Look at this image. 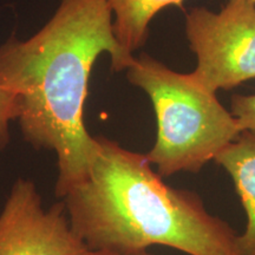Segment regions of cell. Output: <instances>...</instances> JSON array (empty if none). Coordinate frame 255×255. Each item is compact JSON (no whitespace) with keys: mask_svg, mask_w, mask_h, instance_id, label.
Instances as JSON below:
<instances>
[{"mask_svg":"<svg viewBox=\"0 0 255 255\" xmlns=\"http://www.w3.org/2000/svg\"><path fill=\"white\" fill-rule=\"evenodd\" d=\"M104 52L116 72L135 59L115 36L105 0H62L36 34L0 45V88L18 96L25 141L56 154L59 199L85 177L97 149L84 107L91 70Z\"/></svg>","mask_w":255,"mask_h":255,"instance_id":"1","label":"cell"},{"mask_svg":"<svg viewBox=\"0 0 255 255\" xmlns=\"http://www.w3.org/2000/svg\"><path fill=\"white\" fill-rule=\"evenodd\" d=\"M96 141L88 174L62 197L89 250L138 253L165 246L189 255H241L238 234L196 194L168 186L145 155L103 136Z\"/></svg>","mask_w":255,"mask_h":255,"instance_id":"2","label":"cell"},{"mask_svg":"<svg viewBox=\"0 0 255 255\" xmlns=\"http://www.w3.org/2000/svg\"><path fill=\"white\" fill-rule=\"evenodd\" d=\"M127 78L154 108L157 135L145 156L162 177L197 173L244 132L215 92L191 72H176L142 53L127 69Z\"/></svg>","mask_w":255,"mask_h":255,"instance_id":"3","label":"cell"},{"mask_svg":"<svg viewBox=\"0 0 255 255\" xmlns=\"http://www.w3.org/2000/svg\"><path fill=\"white\" fill-rule=\"evenodd\" d=\"M189 47L196 57L191 75L212 92L255 78V2L228 0L221 11L193 8L186 18Z\"/></svg>","mask_w":255,"mask_h":255,"instance_id":"4","label":"cell"},{"mask_svg":"<svg viewBox=\"0 0 255 255\" xmlns=\"http://www.w3.org/2000/svg\"><path fill=\"white\" fill-rule=\"evenodd\" d=\"M60 201L44 208L36 184L17 178L0 213V255H87Z\"/></svg>","mask_w":255,"mask_h":255,"instance_id":"5","label":"cell"},{"mask_svg":"<svg viewBox=\"0 0 255 255\" xmlns=\"http://www.w3.org/2000/svg\"><path fill=\"white\" fill-rule=\"evenodd\" d=\"M214 161L231 176L246 212V228L237 238L239 251L241 255H255V136L241 132Z\"/></svg>","mask_w":255,"mask_h":255,"instance_id":"6","label":"cell"},{"mask_svg":"<svg viewBox=\"0 0 255 255\" xmlns=\"http://www.w3.org/2000/svg\"><path fill=\"white\" fill-rule=\"evenodd\" d=\"M184 0H105L113 13V28L127 52L133 55L144 45L149 24L156 14L169 6L183 7Z\"/></svg>","mask_w":255,"mask_h":255,"instance_id":"7","label":"cell"},{"mask_svg":"<svg viewBox=\"0 0 255 255\" xmlns=\"http://www.w3.org/2000/svg\"><path fill=\"white\" fill-rule=\"evenodd\" d=\"M19 116V98L13 92L0 88V151L11 142L9 124Z\"/></svg>","mask_w":255,"mask_h":255,"instance_id":"8","label":"cell"},{"mask_svg":"<svg viewBox=\"0 0 255 255\" xmlns=\"http://www.w3.org/2000/svg\"><path fill=\"white\" fill-rule=\"evenodd\" d=\"M232 114L237 119L242 131L255 136V94L233 96Z\"/></svg>","mask_w":255,"mask_h":255,"instance_id":"9","label":"cell"},{"mask_svg":"<svg viewBox=\"0 0 255 255\" xmlns=\"http://www.w3.org/2000/svg\"><path fill=\"white\" fill-rule=\"evenodd\" d=\"M87 255H154L148 252H138V253H117V252H107V251H89Z\"/></svg>","mask_w":255,"mask_h":255,"instance_id":"10","label":"cell"},{"mask_svg":"<svg viewBox=\"0 0 255 255\" xmlns=\"http://www.w3.org/2000/svg\"><path fill=\"white\" fill-rule=\"evenodd\" d=\"M253 1H254V2H255V0H253Z\"/></svg>","mask_w":255,"mask_h":255,"instance_id":"11","label":"cell"}]
</instances>
